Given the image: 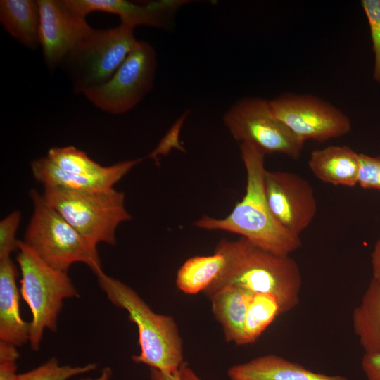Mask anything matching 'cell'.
Instances as JSON below:
<instances>
[{"instance_id":"cell-1","label":"cell","mask_w":380,"mask_h":380,"mask_svg":"<svg viewBox=\"0 0 380 380\" xmlns=\"http://www.w3.org/2000/svg\"><path fill=\"white\" fill-rule=\"evenodd\" d=\"M215 251L224 255L225 265L204 290L207 298L222 287L234 286L252 293L274 296L282 314L298 304L302 277L298 265L290 256L275 255L242 237L222 239Z\"/></svg>"},{"instance_id":"cell-2","label":"cell","mask_w":380,"mask_h":380,"mask_svg":"<svg viewBox=\"0 0 380 380\" xmlns=\"http://www.w3.org/2000/svg\"><path fill=\"white\" fill-rule=\"evenodd\" d=\"M246 172V193L232 212L224 218L203 216L194 222L198 228L237 234L254 245L280 256L300 248L301 240L284 229L268 205L264 188L265 154L253 146L240 144Z\"/></svg>"},{"instance_id":"cell-3","label":"cell","mask_w":380,"mask_h":380,"mask_svg":"<svg viewBox=\"0 0 380 380\" xmlns=\"http://www.w3.org/2000/svg\"><path fill=\"white\" fill-rule=\"evenodd\" d=\"M96 276L108 300L125 310L138 328L141 353L132 355V360L165 374L178 372L184 362L183 342L174 319L154 312L132 288L103 270Z\"/></svg>"},{"instance_id":"cell-4","label":"cell","mask_w":380,"mask_h":380,"mask_svg":"<svg viewBox=\"0 0 380 380\" xmlns=\"http://www.w3.org/2000/svg\"><path fill=\"white\" fill-rule=\"evenodd\" d=\"M21 273L20 293L32 312L29 343L38 350L46 329L55 332L63 301L79 293L67 272L44 262L23 241H18L16 257Z\"/></svg>"},{"instance_id":"cell-5","label":"cell","mask_w":380,"mask_h":380,"mask_svg":"<svg viewBox=\"0 0 380 380\" xmlns=\"http://www.w3.org/2000/svg\"><path fill=\"white\" fill-rule=\"evenodd\" d=\"M34 210L23 241L51 267L67 272L74 263L102 270L97 247L92 246L35 189L30 193Z\"/></svg>"},{"instance_id":"cell-6","label":"cell","mask_w":380,"mask_h":380,"mask_svg":"<svg viewBox=\"0 0 380 380\" xmlns=\"http://www.w3.org/2000/svg\"><path fill=\"white\" fill-rule=\"evenodd\" d=\"M45 201L56 210L92 246L116 243L115 232L132 216L125 206V194L112 188L80 191L44 187Z\"/></svg>"},{"instance_id":"cell-7","label":"cell","mask_w":380,"mask_h":380,"mask_svg":"<svg viewBox=\"0 0 380 380\" xmlns=\"http://www.w3.org/2000/svg\"><path fill=\"white\" fill-rule=\"evenodd\" d=\"M137 42L134 28L122 23L106 30L89 27L61 63L75 92L82 94L108 82Z\"/></svg>"},{"instance_id":"cell-8","label":"cell","mask_w":380,"mask_h":380,"mask_svg":"<svg viewBox=\"0 0 380 380\" xmlns=\"http://www.w3.org/2000/svg\"><path fill=\"white\" fill-rule=\"evenodd\" d=\"M140 161L128 160L102 166L84 151L70 146L50 148L46 156L31 163V170L44 187L95 191L113 188Z\"/></svg>"},{"instance_id":"cell-9","label":"cell","mask_w":380,"mask_h":380,"mask_svg":"<svg viewBox=\"0 0 380 380\" xmlns=\"http://www.w3.org/2000/svg\"><path fill=\"white\" fill-rule=\"evenodd\" d=\"M223 122L235 140L265 155L277 153L298 159L303 151L304 142L272 114L269 100L243 98L227 110Z\"/></svg>"},{"instance_id":"cell-10","label":"cell","mask_w":380,"mask_h":380,"mask_svg":"<svg viewBox=\"0 0 380 380\" xmlns=\"http://www.w3.org/2000/svg\"><path fill=\"white\" fill-rule=\"evenodd\" d=\"M156 53L146 42L138 41L113 77L82 94L100 110L122 114L133 109L153 87Z\"/></svg>"},{"instance_id":"cell-11","label":"cell","mask_w":380,"mask_h":380,"mask_svg":"<svg viewBox=\"0 0 380 380\" xmlns=\"http://www.w3.org/2000/svg\"><path fill=\"white\" fill-rule=\"evenodd\" d=\"M269 102L272 114L304 143L338 138L351 130L348 116L317 96L284 93Z\"/></svg>"},{"instance_id":"cell-12","label":"cell","mask_w":380,"mask_h":380,"mask_svg":"<svg viewBox=\"0 0 380 380\" xmlns=\"http://www.w3.org/2000/svg\"><path fill=\"white\" fill-rule=\"evenodd\" d=\"M264 188L275 219L288 232L300 236L317 213V200L310 184L294 172L266 170Z\"/></svg>"},{"instance_id":"cell-13","label":"cell","mask_w":380,"mask_h":380,"mask_svg":"<svg viewBox=\"0 0 380 380\" xmlns=\"http://www.w3.org/2000/svg\"><path fill=\"white\" fill-rule=\"evenodd\" d=\"M40 15V46L46 65H61L79 39L90 27L66 0H37Z\"/></svg>"},{"instance_id":"cell-14","label":"cell","mask_w":380,"mask_h":380,"mask_svg":"<svg viewBox=\"0 0 380 380\" xmlns=\"http://www.w3.org/2000/svg\"><path fill=\"white\" fill-rule=\"evenodd\" d=\"M78 15L85 18L92 11L117 15L121 23L134 29L138 25L166 28L173 13L184 4L179 1H160L139 4L125 0H66Z\"/></svg>"},{"instance_id":"cell-15","label":"cell","mask_w":380,"mask_h":380,"mask_svg":"<svg viewBox=\"0 0 380 380\" xmlns=\"http://www.w3.org/2000/svg\"><path fill=\"white\" fill-rule=\"evenodd\" d=\"M18 269L11 258L0 260V341L16 347L29 341L30 322L20 310Z\"/></svg>"},{"instance_id":"cell-16","label":"cell","mask_w":380,"mask_h":380,"mask_svg":"<svg viewBox=\"0 0 380 380\" xmlns=\"http://www.w3.org/2000/svg\"><path fill=\"white\" fill-rule=\"evenodd\" d=\"M227 373L231 380H348L341 375L313 372L274 354L234 365Z\"/></svg>"},{"instance_id":"cell-17","label":"cell","mask_w":380,"mask_h":380,"mask_svg":"<svg viewBox=\"0 0 380 380\" xmlns=\"http://www.w3.org/2000/svg\"><path fill=\"white\" fill-rule=\"evenodd\" d=\"M308 165L323 182L353 187L357 184L359 153L348 146H330L312 152Z\"/></svg>"},{"instance_id":"cell-18","label":"cell","mask_w":380,"mask_h":380,"mask_svg":"<svg viewBox=\"0 0 380 380\" xmlns=\"http://www.w3.org/2000/svg\"><path fill=\"white\" fill-rule=\"evenodd\" d=\"M253 294L236 286H227L208 297L227 341L242 345L244 322Z\"/></svg>"},{"instance_id":"cell-19","label":"cell","mask_w":380,"mask_h":380,"mask_svg":"<svg viewBox=\"0 0 380 380\" xmlns=\"http://www.w3.org/2000/svg\"><path fill=\"white\" fill-rule=\"evenodd\" d=\"M0 22L4 29L31 49L40 46V15L37 1L1 0Z\"/></svg>"},{"instance_id":"cell-20","label":"cell","mask_w":380,"mask_h":380,"mask_svg":"<svg viewBox=\"0 0 380 380\" xmlns=\"http://www.w3.org/2000/svg\"><path fill=\"white\" fill-rule=\"evenodd\" d=\"M352 324L364 354L380 353V284L372 279L353 310Z\"/></svg>"},{"instance_id":"cell-21","label":"cell","mask_w":380,"mask_h":380,"mask_svg":"<svg viewBox=\"0 0 380 380\" xmlns=\"http://www.w3.org/2000/svg\"><path fill=\"white\" fill-rule=\"evenodd\" d=\"M224 265V255L215 251L211 255L190 258L177 272V286L188 294L203 292L217 277Z\"/></svg>"},{"instance_id":"cell-22","label":"cell","mask_w":380,"mask_h":380,"mask_svg":"<svg viewBox=\"0 0 380 380\" xmlns=\"http://www.w3.org/2000/svg\"><path fill=\"white\" fill-rule=\"evenodd\" d=\"M281 314L279 302L274 296L254 293L246 312L242 345L256 341L267 327Z\"/></svg>"},{"instance_id":"cell-23","label":"cell","mask_w":380,"mask_h":380,"mask_svg":"<svg viewBox=\"0 0 380 380\" xmlns=\"http://www.w3.org/2000/svg\"><path fill=\"white\" fill-rule=\"evenodd\" d=\"M96 365L84 366L60 365L56 357L29 372L18 374V380H68V379L96 369Z\"/></svg>"},{"instance_id":"cell-24","label":"cell","mask_w":380,"mask_h":380,"mask_svg":"<svg viewBox=\"0 0 380 380\" xmlns=\"http://www.w3.org/2000/svg\"><path fill=\"white\" fill-rule=\"evenodd\" d=\"M361 6L369 24L374 57L373 78L380 83V0H362Z\"/></svg>"},{"instance_id":"cell-25","label":"cell","mask_w":380,"mask_h":380,"mask_svg":"<svg viewBox=\"0 0 380 380\" xmlns=\"http://www.w3.org/2000/svg\"><path fill=\"white\" fill-rule=\"evenodd\" d=\"M21 213L13 211L0 222V260L11 258L18 250L16 232L20 224Z\"/></svg>"},{"instance_id":"cell-26","label":"cell","mask_w":380,"mask_h":380,"mask_svg":"<svg viewBox=\"0 0 380 380\" xmlns=\"http://www.w3.org/2000/svg\"><path fill=\"white\" fill-rule=\"evenodd\" d=\"M357 184L363 189L380 191V156L359 153Z\"/></svg>"},{"instance_id":"cell-27","label":"cell","mask_w":380,"mask_h":380,"mask_svg":"<svg viewBox=\"0 0 380 380\" xmlns=\"http://www.w3.org/2000/svg\"><path fill=\"white\" fill-rule=\"evenodd\" d=\"M361 365L367 380H380V353L364 354Z\"/></svg>"},{"instance_id":"cell-28","label":"cell","mask_w":380,"mask_h":380,"mask_svg":"<svg viewBox=\"0 0 380 380\" xmlns=\"http://www.w3.org/2000/svg\"><path fill=\"white\" fill-rule=\"evenodd\" d=\"M15 360H0V380H18Z\"/></svg>"},{"instance_id":"cell-29","label":"cell","mask_w":380,"mask_h":380,"mask_svg":"<svg viewBox=\"0 0 380 380\" xmlns=\"http://www.w3.org/2000/svg\"><path fill=\"white\" fill-rule=\"evenodd\" d=\"M371 265L372 279L380 284V236L376 240L371 254Z\"/></svg>"},{"instance_id":"cell-30","label":"cell","mask_w":380,"mask_h":380,"mask_svg":"<svg viewBox=\"0 0 380 380\" xmlns=\"http://www.w3.org/2000/svg\"><path fill=\"white\" fill-rule=\"evenodd\" d=\"M20 356L16 346L14 345L0 341V360H15Z\"/></svg>"},{"instance_id":"cell-31","label":"cell","mask_w":380,"mask_h":380,"mask_svg":"<svg viewBox=\"0 0 380 380\" xmlns=\"http://www.w3.org/2000/svg\"><path fill=\"white\" fill-rule=\"evenodd\" d=\"M151 380H182L179 370L174 374H165L158 369L151 368Z\"/></svg>"},{"instance_id":"cell-32","label":"cell","mask_w":380,"mask_h":380,"mask_svg":"<svg viewBox=\"0 0 380 380\" xmlns=\"http://www.w3.org/2000/svg\"><path fill=\"white\" fill-rule=\"evenodd\" d=\"M112 375V370L110 367H104L101 372V374L96 378H84L81 380H110Z\"/></svg>"}]
</instances>
